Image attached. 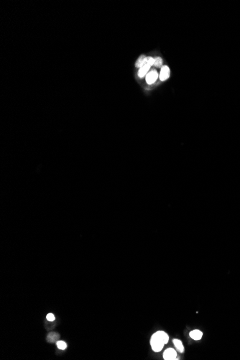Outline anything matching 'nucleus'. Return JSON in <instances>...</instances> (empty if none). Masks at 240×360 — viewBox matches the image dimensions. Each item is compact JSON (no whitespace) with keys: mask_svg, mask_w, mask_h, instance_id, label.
<instances>
[{"mask_svg":"<svg viewBox=\"0 0 240 360\" xmlns=\"http://www.w3.org/2000/svg\"><path fill=\"white\" fill-rule=\"evenodd\" d=\"M169 336L165 331H159L152 335L150 339L152 349L155 352H160L163 346L168 342Z\"/></svg>","mask_w":240,"mask_h":360,"instance_id":"f257e3e1","label":"nucleus"},{"mask_svg":"<svg viewBox=\"0 0 240 360\" xmlns=\"http://www.w3.org/2000/svg\"><path fill=\"white\" fill-rule=\"evenodd\" d=\"M177 353L176 350L172 348H168L164 352L163 354V358L165 360H174L177 359Z\"/></svg>","mask_w":240,"mask_h":360,"instance_id":"f03ea898","label":"nucleus"},{"mask_svg":"<svg viewBox=\"0 0 240 360\" xmlns=\"http://www.w3.org/2000/svg\"><path fill=\"white\" fill-rule=\"evenodd\" d=\"M158 78V73L155 70H152L146 76V81L148 84H152L155 83Z\"/></svg>","mask_w":240,"mask_h":360,"instance_id":"7ed1b4c3","label":"nucleus"},{"mask_svg":"<svg viewBox=\"0 0 240 360\" xmlns=\"http://www.w3.org/2000/svg\"><path fill=\"white\" fill-rule=\"evenodd\" d=\"M170 76V69L167 66H165L161 68V73H160V79L161 81H165L167 80Z\"/></svg>","mask_w":240,"mask_h":360,"instance_id":"20e7f679","label":"nucleus"},{"mask_svg":"<svg viewBox=\"0 0 240 360\" xmlns=\"http://www.w3.org/2000/svg\"><path fill=\"white\" fill-rule=\"evenodd\" d=\"M189 335H190V336L194 340H200L201 338H202L203 333L201 332L200 330L195 329V330H193L192 331H190Z\"/></svg>","mask_w":240,"mask_h":360,"instance_id":"39448f33","label":"nucleus"},{"mask_svg":"<svg viewBox=\"0 0 240 360\" xmlns=\"http://www.w3.org/2000/svg\"><path fill=\"white\" fill-rule=\"evenodd\" d=\"M150 66L149 64H146L144 65V66H142V67L140 68V70H139L138 71V76L140 78H143L144 76L146 75L147 73H148V71L149 70Z\"/></svg>","mask_w":240,"mask_h":360,"instance_id":"423d86ee","label":"nucleus"},{"mask_svg":"<svg viewBox=\"0 0 240 360\" xmlns=\"http://www.w3.org/2000/svg\"><path fill=\"white\" fill-rule=\"evenodd\" d=\"M59 339V334L56 332H51L48 334L47 336V340L48 342H57Z\"/></svg>","mask_w":240,"mask_h":360,"instance_id":"0eeeda50","label":"nucleus"},{"mask_svg":"<svg viewBox=\"0 0 240 360\" xmlns=\"http://www.w3.org/2000/svg\"><path fill=\"white\" fill-rule=\"evenodd\" d=\"M173 344H174L175 346H176L177 350H178L179 352H180V353H183L184 347H183V345L181 341L179 340V339H173Z\"/></svg>","mask_w":240,"mask_h":360,"instance_id":"6e6552de","label":"nucleus"},{"mask_svg":"<svg viewBox=\"0 0 240 360\" xmlns=\"http://www.w3.org/2000/svg\"><path fill=\"white\" fill-rule=\"evenodd\" d=\"M56 345L58 348L60 350H64L67 348V344L64 342V341H57Z\"/></svg>","mask_w":240,"mask_h":360,"instance_id":"1a4fd4ad","label":"nucleus"},{"mask_svg":"<svg viewBox=\"0 0 240 360\" xmlns=\"http://www.w3.org/2000/svg\"><path fill=\"white\" fill-rule=\"evenodd\" d=\"M162 63H163V60H162V59L161 58H156L155 59V61H154V65L156 66V67H161L162 66Z\"/></svg>","mask_w":240,"mask_h":360,"instance_id":"9d476101","label":"nucleus"},{"mask_svg":"<svg viewBox=\"0 0 240 360\" xmlns=\"http://www.w3.org/2000/svg\"><path fill=\"white\" fill-rule=\"evenodd\" d=\"M46 319L48 321H55V319H56V318H55V316L53 315L52 313H50L46 316Z\"/></svg>","mask_w":240,"mask_h":360,"instance_id":"9b49d317","label":"nucleus"}]
</instances>
